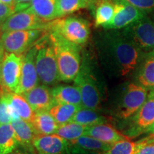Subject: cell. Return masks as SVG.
<instances>
[{
  "instance_id": "cell-1",
  "label": "cell",
  "mask_w": 154,
  "mask_h": 154,
  "mask_svg": "<svg viewBox=\"0 0 154 154\" xmlns=\"http://www.w3.org/2000/svg\"><path fill=\"white\" fill-rule=\"evenodd\" d=\"M110 30L101 35L99 43L103 65L115 77H126L134 74L144 52L124 32Z\"/></svg>"
},
{
  "instance_id": "cell-2",
  "label": "cell",
  "mask_w": 154,
  "mask_h": 154,
  "mask_svg": "<svg viewBox=\"0 0 154 154\" xmlns=\"http://www.w3.org/2000/svg\"><path fill=\"white\" fill-rule=\"evenodd\" d=\"M48 33L57 56L59 81H74L82 66L79 46L68 42L54 31L49 30Z\"/></svg>"
},
{
  "instance_id": "cell-3",
  "label": "cell",
  "mask_w": 154,
  "mask_h": 154,
  "mask_svg": "<svg viewBox=\"0 0 154 154\" xmlns=\"http://www.w3.org/2000/svg\"><path fill=\"white\" fill-rule=\"evenodd\" d=\"M35 63L39 81L45 85H53L59 81V71L54 47L49 33L35 44Z\"/></svg>"
},
{
  "instance_id": "cell-4",
  "label": "cell",
  "mask_w": 154,
  "mask_h": 154,
  "mask_svg": "<svg viewBox=\"0 0 154 154\" xmlns=\"http://www.w3.org/2000/svg\"><path fill=\"white\" fill-rule=\"evenodd\" d=\"M54 31L71 43L82 46L88 42L90 36L88 23L80 17H69L57 19L50 22L48 31Z\"/></svg>"
},
{
  "instance_id": "cell-5",
  "label": "cell",
  "mask_w": 154,
  "mask_h": 154,
  "mask_svg": "<svg viewBox=\"0 0 154 154\" xmlns=\"http://www.w3.org/2000/svg\"><path fill=\"white\" fill-rule=\"evenodd\" d=\"M148 98V88L137 83L130 82L124 86L115 109L119 119H127L139 110Z\"/></svg>"
},
{
  "instance_id": "cell-6",
  "label": "cell",
  "mask_w": 154,
  "mask_h": 154,
  "mask_svg": "<svg viewBox=\"0 0 154 154\" xmlns=\"http://www.w3.org/2000/svg\"><path fill=\"white\" fill-rule=\"evenodd\" d=\"M47 30H14L3 32L0 36L2 44L6 53L21 55L28 51Z\"/></svg>"
},
{
  "instance_id": "cell-7",
  "label": "cell",
  "mask_w": 154,
  "mask_h": 154,
  "mask_svg": "<svg viewBox=\"0 0 154 154\" xmlns=\"http://www.w3.org/2000/svg\"><path fill=\"white\" fill-rule=\"evenodd\" d=\"M74 85L82 95V106L97 110L101 105V91L97 81L88 66H81L78 75L74 80Z\"/></svg>"
},
{
  "instance_id": "cell-8",
  "label": "cell",
  "mask_w": 154,
  "mask_h": 154,
  "mask_svg": "<svg viewBox=\"0 0 154 154\" xmlns=\"http://www.w3.org/2000/svg\"><path fill=\"white\" fill-rule=\"evenodd\" d=\"M22 54L6 53L0 64V84L5 91L17 93L22 74Z\"/></svg>"
},
{
  "instance_id": "cell-9",
  "label": "cell",
  "mask_w": 154,
  "mask_h": 154,
  "mask_svg": "<svg viewBox=\"0 0 154 154\" xmlns=\"http://www.w3.org/2000/svg\"><path fill=\"white\" fill-rule=\"evenodd\" d=\"M123 32L144 53L154 50V24L147 15Z\"/></svg>"
},
{
  "instance_id": "cell-10",
  "label": "cell",
  "mask_w": 154,
  "mask_h": 154,
  "mask_svg": "<svg viewBox=\"0 0 154 154\" xmlns=\"http://www.w3.org/2000/svg\"><path fill=\"white\" fill-rule=\"evenodd\" d=\"M50 22L42 20L28 7L11 15L2 25L1 31L3 32L14 30H49Z\"/></svg>"
},
{
  "instance_id": "cell-11",
  "label": "cell",
  "mask_w": 154,
  "mask_h": 154,
  "mask_svg": "<svg viewBox=\"0 0 154 154\" xmlns=\"http://www.w3.org/2000/svg\"><path fill=\"white\" fill-rule=\"evenodd\" d=\"M114 4V16L111 22L103 27L106 29H124L146 15L145 12L131 5L126 0H115Z\"/></svg>"
},
{
  "instance_id": "cell-12",
  "label": "cell",
  "mask_w": 154,
  "mask_h": 154,
  "mask_svg": "<svg viewBox=\"0 0 154 154\" xmlns=\"http://www.w3.org/2000/svg\"><path fill=\"white\" fill-rule=\"evenodd\" d=\"M132 136L143 132L154 133V88L148 95L147 99L140 109L133 116Z\"/></svg>"
},
{
  "instance_id": "cell-13",
  "label": "cell",
  "mask_w": 154,
  "mask_h": 154,
  "mask_svg": "<svg viewBox=\"0 0 154 154\" xmlns=\"http://www.w3.org/2000/svg\"><path fill=\"white\" fill-rule=\"evenodd\" d=\"M36 49L34 44L28 51L22 54V74L19 88L17 94H23L38 85L39 78L36 68Z\"/></svg>"
},
{
  "instance_id": "cell-14",
  "label": "cell",
  "mask_w": 154,
  "mask_h": 154,
  "mask_svg": "<svg viewBox=\"0 0 154 154\" xmlns=\"http://www.w3.org/2000/svg\"><path fill=\"white\" fill-rule=\"evenodd\" d=\"M37 154H71L69 140L57 134L37 135L33 140Z\"/></svg>"
},
{
  "instance_id": "cell-15",
  "label": "cell",
  "mask_w": 154,
  "mask_h": 154,
  "mask_svg": "<svg viewBox=\"0 0 154 154\" xmlns=\"http://www.w3.org/2000/svg\"><path fill=\"white\" fill-rule=\"evenodd\" d=\"M22 95L29 103L34 112L49 111L56 103L51 89L45 84L37 85Z\"/></svg>"
},
{
  "instance_id": "cell-16",
  "label": "cell",
  "mask_w": 154,
  "mask_h": 154,
  "mask_svg": "<svg viewBox=\"0 0 154 154\" xmlns=\"http://www.w3.org/2000/svg\"><path fill=\"white\" fill-rule=\"evenodd\" d=\"M135 72L136 83L148 89L154 88V50L143 54Z\"/></svg>"
},
{
  "instance_id": "cell-17",
  "label": "cell",
  "mask_w": 154,
  "mask_h": 154,
  "mask_svg": "<svg viewBox=\"0 0 154 154\" xmlns=\"http://www.w3.org/2000/svg\"><path fill=\"white\" fill-rule=\"evenodd\" d=\"M84 135L91 136L101 141L110 144L119 140L129 139L128 136L122 134L114 127L107 123L86 126Z\"/></svg>"
},
{
  "instance_id": "cell-18",
  "label": "cell",
  "mask_w": 154,
  "mask_h": 154,
  "mask_svg": "<svg viewBox=\"0 0 154 154\" xmlns=\"http://www.w3.org/2000/svg\"><path fill=\"white\" fill-rule=\"evenodd\" d=\"M7 92V96L14 113L15 120L17 119H22L25 121L32 122L35 112L31 107L29 103L22 94L13 92Z\"/></svg>"
},
{
  "instance_id": "cell-19",
  "label": "cell",
  "mask_w": 154,
  "mask_h": 154,
  "mask_svg": "<svg viewBox=\"0 0 154 154\" xmlns=\"http://www.w3.org/2000/svg\"><path fill=\"white\" fill-rule=\"evenodd\" d=\"M56 103H68L82 106L81 92L76 86L59 85L51 89Z\"/></svg>"
},
{
  "instance_id": "cell-20",
  "label": "cell",
  "mask_w": 154,
  "mask_h": 154,
  "mask_svg": "<svg viewBox=\"0 0 154 154\" xmlns=\"http://www.w3.org/2000/svg\"><path fill=\"white\" fill-rule=\"evenodd\" d=\"M19 145L23 147L33 146V140L37 135L32 123L19 118L11 123Z\"/></svg>"
},
{
  "instance_id": "cell-21",
  "label": "cell",
  "mask_w": 154,
  "mask_h": 154,
  "mask_svg": "<svg viewBox=\"0 0 154 154\" xmlns=\"http://www.w3.org/2000/svg\"><path fill=\"white\" fill-rule=\"evenodd\" d=\"M29 8L46 22L59 19L57 0H32Z\"/></svg>"
},
{
  "instance_id": "cell-22",
  "label": "cell",
  "mask_w": 154,
  "mask_h": 154,
  "mask_svg": "<svg viewBox=\"0 0 154 154\" xmlns=\"http://www.w3.org/2000/svg\"><path fill=\"white\" fill-rule=\"evenodd\" d=\"M31 123L39 135L54 134L59 126L49 111L35 112Z\"/></svg>"
},
{
  "instance_id": "cell-23",
  "label": "cell",
  "mask_w": 154,
  "mask_h": 154,
  "mask_svg": "<svg viewBox=\"0 0 154 154\" xmlns=\"http://www.w3.org/2000/svg\"><path fill=\"white\" fill-rule=\"evenodd\" d=\"M71 147L76 148L88 151H96L105 153L110 149L111 144L104 143L101 140L96 139L91 136H81L76 139L69 140Z\"/></svg>"
},
{
  "instance_id": "cell-24",
  "label": "cell",
  "mask_w": 154,
  "mask_h": 154,
  "mask_svg": "<svg viewBox=\"0 0 154 154\" xmlns=\"http://www.w3.org/2000/svg\"><path fill=\"white\" fill-rule=\"evenodd\" d=\"M19 146L11 124L0 125V154H9Z\"/></svg>"
},
{
  "instance_id": "cell-25",
  "label": "cell",
  "mask_w": 154,
  "mask_h": 154,
  "mask_svg": "<svg viewBox=\"0 0 154 154\" xmlns=\"http://www.w3.org/2000/svg\"><path fill=\"white\" fill-rule=\"evenodd\" d=\"M82 106L68 104V103H55L50 109L49 112L54 117L57 124L62 125L71 122L75 113Z\"/></svg>"
},
{
  "instance_id": "cell-26",
  "label": "cell",
  "mask_w": 154,
  "mask_h": 154,
  "mask_svg": "<svg viewBox=\"0 0 154 154\" xmlns=\"http://www.w3.org/2000/svg\"><path fill=\"white\" fill-rule=\"evenodd\" d=\"M109 119L104 116L97 113L96 110L87 109L82 106L75 113L72 122L77 123L85 126H90L93 125L107 123Z\"/></svg>"
},
{
  "instance_id": "cell-27",
  "label": "cell",
  "mask_w": 154,
  "mask_h": 154,
  "mask_svg": "<svg viewBox=\"0 0 154 154\" xmlns=\"http://www.w3.org/2000/svg\"><path fill=\"white\" fill-rule=\"evenodd\" d=\"M115 14V4L104 0L96 6L94 16V24L96 27H104L111 22Z\"/></svg>"
},
{
  "instance_id": "cell-28",
  "label": "cell",
  "mask_w": 154,
  "mask_h": 154,
  "mask_svg": "<svg viewBox=\"0 0 154 154\" xmlns=\"http://www.w3.org/2000/svg\"><path fill=\"white\" fill-rule=\"evenodd\" d=\"M93 0H57L58 17H65L89 7Z\"/></svg>"
},
{
  "instance_id": "cell-29",
  "label": "cell",
  "mask_w": 154,
  "mask_h": 154,
  "mask_svg": "<svg viewBox=\"0 0 154 154\" xmlns=\"http://www.w3.org/2000/svg\"><path fill=\"white\" fill-rule=\"evenodd\" d=\"M86 128L85 126L71 121L67 124L59 125L54 134L69 141L84 136Z\"/></svg>"
},
{
  "instance_id": "cell-30",
  "label": "cell",
  "mask_w": 154,
  "mask_h": 154,
  "mask_svg": "<svg viewBox=\"0 0 154 154\" xmlns=\"http://www.w3.org/2000/svg\"><path fill=\"white\" fill-rule=\"evenodd\" d=\"M14 120V115L7 96V92L2 88L0 90V125L11 124Z\"/></svg>"
},
{
  "instance_id": "cell-31",
  "label": "cell",
  "mask_w": 154,
  "mask_h": 154,
  "mask_svg": "<svg viewBox=\"0 0 154 154\" xmlns=\"http://www.w3.org/2000/svg\"><path fill=\"white\" fill-rule=\"evenodd\" d=\"M137 149V142L129 139L119 140L111 144L110 149L104 154H135Z\"/></svg>"
},
{
  "instance_id": "cell-32",
  "label": "cell",
  "mask_w": 154,
  "mask_h": 154,
  "mask_svg": "<svg viewBox=\"0 0 154 154\" xmlns=\"http://www.w3.org/2000/svg\"><path fill=\"white\" fill-rule=\"evenodd\" d=\"M135 154H154V140L146 138L138 140Z\"/></svg>"
},
{
  "instance_id": "cell-33",
  "label": "cell",
  "mask_w": 154,
  "mask_h": 154,
  "mask_svg": "<svg viewBox=\"0 0 154 154\" xmlns=\"http://www.w3.org/2000/svg\"><path fill=\"white\" fill-rule=\"evenodd\" d=\"M135 7L146 14L154 10V0H126Z\"/></svg>"
},
{
  "instance_id": "cell-34",
  "label": "cell",
  "mask_w": 154,
  "mask_h": 154,
  "mask_svg": "<svg viewBox=\"0 0 154 154\" xmlns=\"http://www.w3.org/2000/svg\"><path fill=\"white\" fill-rule=\"evenodd\" d=\"M16 11L17 9L15 7L0 2V25L2 26L3 23Z\"/></svg>"
},
{
  "instance_id": "cell-35",
  "label": "cell",
  "mask_w": 154,
  "mask_h": 154,
  "mask_svg": "<svg viewBox=\"0 0 154 154\" xmlns=\"http://www.w3.org/2000/svg\"><path fill=\"white\" fill-rule=\"evenodd\" d=\"M14 1L16 4L17 11H19L28 8L32 0H14Z\"/></svg>"
},
{
  "instance_id": "cell-36",
  "label": "cell",
  "mask_w": 154,
  "mask_h": 154,
  "mask_svg": "<svg viewBox=\"0 0 154 154\" xmlns=\"http://www.w3.org/2000/svg\"><path fill=\"white\" fill-rule=\"evenodd\" d=\"M22 150H17V154H37L34 146H27V147H23L22 146Z\"/></svg>"
},
{
  "instance_id": "cell-37",
  "label": "cell",
  "mask_w": 154,
  "mask_h": 154,
  "mask_svg": "<svg viewBox=\"0 0 154 154\" xmlns=\"http://www.w3.org/2000/svg\"><path fill=\"white\" fill-rule=\"evenodd\" d=\"M71 154H104V153H101V152L84 151V150H82V149L71 147Z\"/></svg>"
},
{
  "instance_id": "cell-38",
  "label": "cell",
  "mask_w": 154,
  "mask_h": 154,
  "mask_svg": "<svg viewBox=\"0 0 154 154\" xmlns=\"http://www.w3.org/2000/svg\"><path fill=\"white\" fill-rule=\"evenodd\" d=\"M5 49H4V47L2 46V44L1 39H0V64H1L2 61L4 57H5Z\"/></svg>"
},
{
  "instance_id": "cell-39",
  "label": "cell",
  "mask_w": 154,
  "mask_h": 154,
  "mask_svg": "<svg viewBox=\"0 0 154 154\" xmlns=\"http://www.w3.org/2000/svg\"><path fill=\"white\" fill-rule=\"evenodd\" d=\"M1 2H3L5 4H7V5L12 6V7H16V4H15L14 0H0Z\"/></svg>"
},
{
  "instance_id": "cell-40",
  "label": "cell",
  "mask_w": 154,
  "mask_h": 154,
  "mask_svg": "<svg viewBox=\"0 0 154 154\" xmlns=\"http://www.w3.org/2000/svg\"><path fill=\"white\" fill-rule=\"evenodd\" d=\"M146 138H148L149 140H154V133L150 135L149 137H147Z\"/></svg>"
},
{
  "instance_id": "cell-41",
  "label": "cell",
  "mask_w": 154,
  "mask_h": 154,
  "mask_svg": "<svg viewBox=\"0 0 154 154\" xmlns=\"http://www.w3.org/2000/svg\"><path fill=\"white\" fill-rule=\"evenodd\" d=\"M9 154H17V150H15L14 151L11 152V153H10Z\"/></svg>"
},
{
  "instance_id": "cell-42",
  "label": "cell",
  "mask_w": 154,
  "mask_h": 154,
  "mask_svg": "<svg viewBox=\"0 0 154 154\" xmlns=\"http://www.w3.org/2000/svg\"><path fill=\"white\" fill-rule=\"evenodd\" d=\"M1 26H1V25H0V32H2V31H1Z\"/></svg>"
},
{
  "instance_id": "cell-43",
  "label": "cell",
  "mask_w": 154,
  "mask_h": 154,
  "mask_svg": "<svg viewBox=\"0 0 154 154\" xmlns=\"http://www.w3.org/2000/svg\"></svg>"
}]
</instances>
